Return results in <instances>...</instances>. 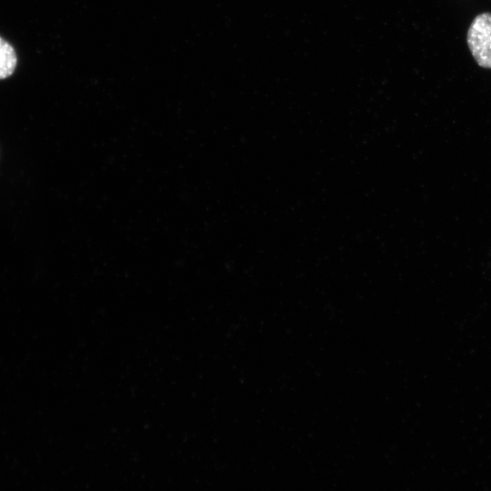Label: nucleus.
Listing matches in <instances>:
<instances>
[{
	"instance_id": "f257e3e1",
	"label": "nucleus",
	"mask_w": 491,
	"mask_h": 491,
	"mask_svg": "<svg viewBox=\"0 0 491 491\" xmlns=\"http://www.w3.org/2000/svg\"><path fill=\"white\" fill-rule=\"evenodd\" d=\"M467 46L476 64L491 69V13L477 15L467 30Z\"/></svg>"
},
{
	"instance_id": "f03ea898",
	"label": "nucleus",
	"mask_w": 491,
	"mask_h": 491,
	"mask_svg": "<svg viewBox=\"0 0 491 491\" xmlns=\"http://www.w3.org/2000/svg\"><path fill=\"white\" fill-rule=\"evenodd\" d=\"M17 57L14 47L0 37V79L9 77L15 71Z\"/></svg>"
}]
</instances>
